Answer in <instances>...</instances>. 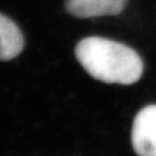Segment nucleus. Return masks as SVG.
<instances>
[{
    "mask_svg": "<svg viewBox=\"0 0 156 156\" xmlns=\"http://www.w3.org/2000/svg\"><path fill=\"white\" fill-rule=\"evenodd\" d=\"M127 1L128 0H66L65 8L74 16L90 19L119 14Z\"/></svg>",
    "mask_w": 156,
    "mask_h": 156,
    "instance_id": "obj_3",
    "label": "nucleus"
},
{
    "mask_svg": "<svg viewBox=\"0 0 156 156\" xmlns=\"http://www.w3.org/2000/svg\"><path fill=\"white\" fill-rule=\"evenodd\" d=\"M78 62L94 79L131 85L139 80L143 63L133 49L102 37H87L75 49Z\"/></svg>",
    "mask_w": 156,
    "mask_h": 156,
    "instance_id": "obj_1",
    "label": "nucleus"
},
{
    "mask_svg": "<svg viewBox=\"0 0 156 156\" xmlns=\"http://www.w3.org/2000/svg\"><path fill=\"white\" fill-rule=\"evenodd\" d=\"M24 48V38L12 20L0 13V60L14 58Z\"/></svg>",
    "mask_w": 156,
    "mask_h": 156,
    "instance_id": "obj_4",
    "label": "nucleus"
},
{
    "mask_svg": "<svg viewBox=\"0 0 156 156\" xmlns=\"http://www.w3.org/2000/svg\"><path fill=\"white\" fill-rule=\"evenodd\" d=\"M131 143L138 156H156V104L144 107L136 114Z\"/></svg>",
    "mask_w": 156,
    "mask_h": 156,
    "instance_id": "obj_2",
    "label": "nucleus"
}]
</instances>
